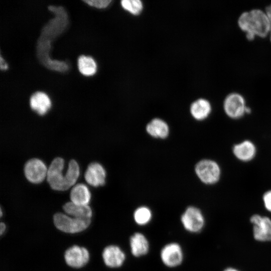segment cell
Masks as SVG:
<instances>
[{"mask_svg": "<svg viewBox=\"0 0 271 271\" xmlns=\"http://www.w3.org/2000/svg\"><path fill=\"white\" fill-rule=\"evenodd\" d=\"M24 174L26 179L33 184H39L47 177L48 169L41 160L33 158L29 160L24 166Z\"/></svg>", "mask_w": 271, "mask_h": 271, "instance_id": "9c48e42d", "label": "cell"}, {"mask_svg": "<svg viewBox=\"0 0 271 271\" xmlns=\"http://www.w3.org/2000/svg\"><path fill=\"white\" fill-rule=\"evenodd\" d=\"M122 8L133 15L139 14L143 9V4L140 0H122Z\"/></svg>", "mask_w": 271, "mask_h": 271, "instance_id": "7402d4cb", "label": "cell"}, {"mask_svg": "<svg viewBox=\"0 0 271 271\" xmlns=\"http://www.w3.org/2000/svg\"><path fill=\"white\" fill-rule=\"evenodd\" d=\"M6 229V225L5 223L1 222L0 224V234L2 235L3 233L5 232Z\"/></svg>", "mask_w": 271, "mask_h": 271, "instance_id": "4316f807", "label": "cell"}, {"mask_svg": "<svg viewBox=\"0 0 271 271\" xmlns=\"http://www.w3.org/2000/svg\"><path fill=\"white\" fill-rule=\"evenodd\" d=\"M250 221L253 225V235L258 241H271V219L267 216L254 214Z\"/></svg>", "mask_w": 271, "mask_h": 271, "instance_id": "ba28073f", "label": "cell"}, {"mask_svg": "<svg viewBox=\"0 0 271 271\" xmlns=\"http://www.w3.org/2000/svg\"><path fill=\"white\" fill-rule=\"evenodd\" d=\"M243 97L237 93H231L225 98L223 109L226 115L233 119H237L245 114L246 108Z\"/></svg>", "mask_w": 271, "mask_h": 271, "instance_id": "52a82bcc", "label": "cell"}, {"mask_svg": "<svg viewBox=\"0 0 271 271\" xmlns=\"http://www.w3.org/2000/svg\"><path fill=\"white\" fill-rule=\"evenodd\" d=\"M163 264L169 268H175L182 264L184 255L182 246L177 242H171L164 245L160 252Z\"/></svg>", "mask_w": 271, "mask_h": 271, "instance_id": "8992f818", "label": "cell"}, {"mask_svg": "<svg viewBox=\"0 0 271 271\" xmlns=\"http://www.w3.org/2000/svg\"><path fill=\"white\" fill-rule=\"evenodd\" d=\"M211 105L209 101L200 98L193 102L190 106V113L197 120H203L207 118L211 112Z\"/></svg>", "mask_w": 271, "mask_h": 271, "instance_id": "ac0fdd59", "label": "cell"}, {"mask_svg": "<svg viewBox=\"0 0 271 271\" xmlns=\"http://www.w3.org/2000/svg\"><path fill=\"white\" fill-rule=\"evenodd\" d=\"M86 182L95 187L105 184L106 172L103 167L99 163L93 162L89 164L84 174Z\"/></svg>", "mask_w": 271, "mask_h": 271, "instance_id": "5bb4252c", "label": "cell"}, {"mask_svg": "<svg viewBox=\"0 0 271 271\" xmlns=\"http://www.w3.org/2000/svg\"><path fill=\"white\" fill-rule=\"evenodd\" d=\"M239 28L246 32L248 40H253L257 35L266 37L270 31L269 20L265 12L260 9H253L242 13L238 19Z\"/></svg>", "mask_w": 271, "mask_h": 271, "instance_id": "7a4b0ae2", "label": "cell"}, {"mask_svg": "<svg viewBox=\"0 0 271 271\" xmlns=\"http://www.w3.org/2000/svg\"><path fill=\"white\" fill-rule=\"evenodd\" d=\"M53 223L59 230L66 233L74 234L83 231L90 225L91 219H79L65 213L58 212L53 216Z\"/></svg>", "mask_w": 271, "mask_h": 271, "instance_id": "3957f363", "label": "cell"}, {"mask_svg": "<svg viewBox=\"0 0 271 271\" xmlns=\"http://www.w3.org/2000/svg\"><path fill=\"white\" fill-rule=\"evenodd\" d=\"M63 210L66 214L79 219H91L92 211L89 205H80L70 202L65 203Z\"/></svg>", "mask_w": 271, "mask_h": 271, "instance_id": "e0dca14e", "label": "cell"}, {"mask_svg": "<svg viewBox=\"0 0 271 271\" xmlns=\"http://www.w3.org/2000/svg\"><path fill=\"white\" fill-rule=\"evenodd\" d=\"M265 13L266 14L269 20L270 25V41H271V5L267 6L265 9Z\"/></svg>", "mask_w": 271, "mask_h": 271, "instance_id": "d4e9b609", "label": "cell"}, {"mask_svg": "<svg viewBox=\"0 0 271 271\" xmlns=\"http://www.w3.org/2000/svg\"><path fill=\"white\" fill-rule=\"evenodd\" d=\"M78 67L80 72L85 76H91L96 71V64L89 56H80L78 59Z\"/></svg>", "mask_w": 271, "mask_h": 271, "instance_id": "ffe728a7", "label": "cell"}, {"mask_svg": "<svg viewBox=\"0 0 271 271\" xmlns=\"http://www.w3.org/2000/svg\"><path fill=\"white\" fill-rule=\"evenodd\" d=\"M84 2L91 6L101 9L107 7L111 1L110 0H87Z\"/></svg>", "mask_w": 271, "mask_h": 271, "instance_id": "603a6c76", "label": "cell"}, {"mask_svg": "<svg viewBox=\"0 0 271 271\" xmlns=\"http://www.w3.org/2000/svg\"><path fill=\"white\" fill-rule=\"evenodd\" d=\"M232 150L235 158L242 162H248L252 161L257 153L255 145L249 140H245L234 144Z\"/></svg>", "mask_w": 271, "mask_h": 271, "instance_id": "7c38bea8", "label": "cell"}, {"mask_svg": "<svg viewBox=\"0 0 271 271\" xmlns=\"http://www.w3.org/2000/svg\"><path fill=\"white\" fill-rule=\"evenodd\" d=\"M71 202L80 205H88L91 199V193L87 186L79 183L74 185L70 193Z\"/></svg>", "mask_w": 271, "mask_h": 271, "instance_id": "2e32d148", "label": "cell"}, {"mask_svg": "<svg viewBox=\"0 0 271 271\" xmlns=\"http://www.w3.org/2000/svg\"><path fill=\"white\" fill-rule=\"evenodd\" d=\"M131 254L136 257L147 255L150 250V243L146 236L141 232H136L129 239Z\"/></svg>", "mask_w": 271, "mask_h": 271, "instance_id": "4fadbf2b", "label": "cell"}, {"mask_svg": "<svg viewBox=\"0 0 271 271\" xmlns=\"http://www.w3.org/2000/svg\"><path fill=\"white\" fill-rule=\"evenodd\" d=\"M89 253L85 247L74 245L68 248L64 253L66 263L71 267L80 268L89 261Z\"/></svg>", "mask_w": 271, "mask_h": 271, "instance_id": "30bf717a", "label": "cell"}, {"mask_svg": "<svg viewBox=\"0 0 271 271\" xmlns=\"http://www.w3.org/2000/svg\"><path fill=\"white\" fill-rule=\"evenodd\" d=\"M64 165V160L56 157L48 169L47 180L53 190L61 191L68 190L75 184L79 176V166L75 160L70 161L65 175H63Z\"/></svg>", "mask_w": 271, "mask_h": 271, "instance_id": "6da1fadb", "label": "cell"}, {"mask_svg": "<svg viewBox=\"0 0 271 271\" xmlns=\"http://www.w3.org/2000/svg\"><path fill=\"white\" fill-rule=\"evenodd\" d=\"M0 66L2 70H5L8 68L7 64L5 62V60H3L2 56H1Z\"/></svg>", "mask_w": 271, "mask_h": 271, "instance_id": "484cf974", "label": "cell"}, {"mask_svg": "<svg viewBox=\"0 0 271 271\" xmlns=\"http://www.w3.org/2000/svg\"><path fill=\"white\" fill-rule=\"evenodd\" d=\"M152 218V211L146 206L138 207L133 213V220L136 224L139 226L148 225L151 221Z\"/></svg>", "mask_w": 271, "mask_h": 271, "instance_id": "44dd1931", "label": "cell"}, {"mask_svg": "<svg viewBox=\"0 0 271 271\" xmlns=\"http://www.w3.org/2000/svg\"><path fill=\"white\" fill-rule=\"evenodd\" d=\"M195 172L199 179L206 185H214L220 179L222 171L219 164L209 159L201 160L196 164Z\"/></svg>", "mask_w": 271, "mask_h": 271, "instance_id": "277c9868", "label": "cell"}, {"mask_svg": "<svg viewBox=\"0 0 271 271\" xmlns=\"http://www.w3.org/2000/svg\"><path fill=\"white\" fill-rule=\"evenodd\" d=\"M148 133L155 138L164 139L169 133V127L164 120L155 118L152 119L146 126Z\"/></svg>", "mask_w": 271, "mask_h": 271, "instance_id": "d6986e66", "label": "cell"}, {"mask_svg": "<svg viewBox=\"0 0 271 271\" xmlns=\"http://www.w3.org/2000/svg\"><path fill=\"white\" fill-rule=\"evenodd\" d=\"M102 257L106 266L111 268H117L123 265L126 256L120 247L117 245L110 244L103 249Z\"/></svg>", "mask_w": 271, "mask_h": 271, "instance_id": "8fae6325", "label": "cell"}, {"mask_svg": "<svg viewBox=\"0 0 271 271\" xmlns=\"http://www.w3.org/2000/svg\"><path fill=\"white\" fill-rule=\"evenodd\" d=\"M223 271H239V270L233 267H228L225 269Z\"/></svg>", "mask_w": 271, "mask_h": 271, "instance_id": "83f0119b", "label": "cell"}, {"mask_svg": "<svg viewBox=\"0 0 271 271\" xmlns=\"http://www.w3.org/2000/svg\"><path fill=\"white\" fill-rule=\"evenodd\" d=\"M30 105L34 111L43 115L50 109L51 102L46 94L42 92H36L31 96Z\"/></svg>", "mask_w": 271, "mask_h": 271, "instance_id": "9a60e30c", "label": "cell"}, {"mask_svg": "<svg viewBox=\"0 0 271 271\" xmlns=\"http://www.w3.org/2000/svg\"><path fill=\"white\" fill-rule=\"evenodd\" d=\"M3 212L2 211V208H1V216H2Z\"/></svg>", "mask_w": 271, "mask_h": 271, "instance_id": "f1b7e54d", "label": "cell"}, {"mask_svg": "<svg viewBox=\"0 0 271 271\" xmlns=\"http://www.w3.org/2000/svg\"><path fill=\"white\" fill-rule=\"evenodd\" d=\"M262 199L265 209L271 212V189L266 191L263 193Z\"/></svg>", "mask_w": 271, "mask_h": 271, "instance_id": "cb8c5ba5", "label": "cell"}, {"mask_svg": "<svg viewBox=\"0 0 271 271\" xmlns=\"http://www.w3.org/2000/svg\"><path fill=\"white\" fill-rule=\"evenodd\" d=\"M180 221L184 229L191 233L201 232L205 223L201 210L194 206H189L185 209L181 216Z\"/></svg>", "mask_w": 271, "mask_h": 271, "instance_id": "5b68a950", "label": "cell"}]
</instances>
